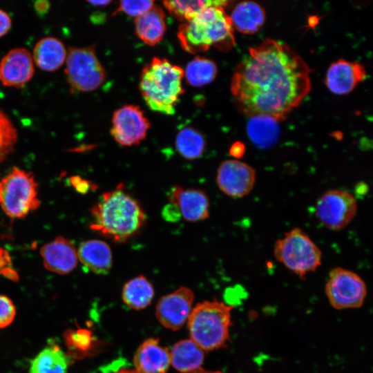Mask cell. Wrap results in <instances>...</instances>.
Instances as JSON below:
<instances>
[{"label":"cell","mask_w":373,"mask_h":373,"mask_svg":"<svg viewBox=\"0 0 373 373\" xmlns=\"http://www.w3.org/2000/svg\"><path fill=\"white\" fill-rule=\"evenodd\" d=\"M311 69L287 44L267 39L250 48L236 68L231 91L249 117L284 119L308 95Z\"/></svg>","instance_id":"1"},{"label":"cell","mask_w":373,"mask_h":373,"mask_svg":"<svg viewBox=\"0 0 373 373\" xmlns=\"http://www.w3.org/2000/svg\"><path fill=\"white\" fill-rule=\"evenodd\" d=\"M92 230L115 242H124L140 231L145 213L137 199L122 184L104 193L91 208Z\"/></svg>","instance_id":"2"},{"label":"cell","mask_w":373,"mask_h":373,"mask_svg":"<svg viewBox=\"0 0 373 373\" xmlns=\"http://www.w3.org/2000/svg\"><path fill=\"white\" fill-rule=\"evenodd\" d=\"M178 37L182 48L195 54L211 46L229 50L235 44L233 28L223 7L211 6L182 23Z\"/></svg>","instance_id":"3"},{"label":"cell","mask_w":373,"mask_h":373,"mask_svg":"<svg viewBox=\"0 0 373 373\" xmlns=\"http://www.w3.org/2000/svg\"><path fill=\"white\" fill-rule=\"evenodd\" d=\"M184 70L166 59L154 57L142 70L139 88L149 108L164 115L175 113L184 93Z\"/></svg>","instance_id":"4"},{"label":"cell","mask_w":373,"mask_h":373,"mask_svg":"<svg viewBox=\"0 0 373 373\" xmlns=\"http://www.w3.org/2000/svg\"><path fill=\"white\" fill-rule=\"evenodd\" d=\"M232 308L216 300L198 303L187 320L191 339L206 351L224 347L229 337Z\"/></svg>","instance_id":"5"},{"label":"cell","mask_w":373,"mask_h":373,"mask_svg":"<svg viewBox=\"0 0 373 373\" xmlns=\"http://www.w3.org/2000/svg\"><path fill=\"white\" fill-rule=\"evenodd\" d=\"M275 258L301 278L315 271L321 265L322 252L300 228L294 227L276 240Z\"/></svg>","instance_id":"6"},{"label":"cell","mask_w":373,"mask_h":373,"mask_svg":"<svg viewBox=\"0 0 373 373\" xmlns=\"http://www.w3.org/2000/svg\"><path fill=\"white\" fill-rule=\"evenodd\" d=\"M39 205L37 184L31 173L14 167L0 180V207L8 216L23 218Z\"/></svg>","instance_id":"7"},{"label":"cell","mask_w":373,"mask_h":373,"mask_svg":"<svg viewBox=\"0 0 373 373\" xmlns=\"http://www.w3.org/2000/svg\"><path fill=\"white\" fill-rule=\"evenodd\" d=\"M65 74L71 92H90L106 79V71L92 46L71 47L66 59Z\"/></svg>","instance_id":"8"},{"label":"cell","mask_w":373,"mask_h":373,"mask_svg":"<svg viewBox=\"0 0 373 373\" xmlns=\"http://www.w3.org/2000/svg\"><path fill=\"white\" fill-rule=\"evenodd\" d=\"M325 293L335 309L357 308L364 302L367 288L364 280L355 272L335 267L329 273Z\"/></svg>","instance_id":"9"},{"label":"cell","mask_w":373,"mask_h":373,"mask_svg":"<svg viewBox=\"0 0 373 373\" xmlns=\"http://www.w3.org/2000/svg\"><path fill=\"white\" fill-rule=\"evenodd\" d=\"M357 212L354 196L342 189H330L323 193L316 204V216L326 228L338 231L346 227Z\"/></svg>","instance_id":"10"},{"label":"cell","mask_w":373,"mask_h":373,"mask_svg":"<svg viewBox=\"0 0 373 373\" xmlns=\"http://www.w3.org/2000/svg\"><path fill=\"white\" fill-rule=\"evenodd\" d=\"M150 122L137 106L127 104L116 110L112 117L111 134L124 146L139 144L147 135Z\"/></svg>","instance_id":"11"},{"label":"cell","mask_w":373,"mask_h":373,"mask_svg":"<svg viewBox=\"0 0 373 373\" xmlns=\"http://www.w3.org/2000/svg\"><path fill=\"white\" fill-rule=\"evenodd\" d=\"M216 182L227 195L238 198L247 195L256 183V170L238 160H227L219 166Z\"/></svg>","instance_id":"12"},{"label":"cell","mask_w":373,"mask_h":373,"mask_svg":"<svg viewBox=\"0 0 373 373\" xmlns=\"http://www.w3.org/2000/svg\"><path fill=\"white\" fill-rule=\"evenodd\" d=\"M194 298L193 291L181 287L161 297L156 305V317L162 326L178 330L188 320Z\"/></svg>","instance_id":"13"},{"label":"cell","mask_w":373,"mask_h":373,"mask_svg":"<svg viewBox=\"0 0 373 373\" xmlns=\"http://www.w3.org/2000/svg\"><path fill=\"white\" fill-rule=\"evenodd\" d=\"M34 61L26 48L10 50L0 62V79L5 86L21 88L33 77Z\"/></svg>","instance_id":"14"},{"label":"cell","mask_w":373,"mask_h":373,"mask_svg":"<svg viewBox=\"0 0 373 373\" xmlns=\"http://www.w3.org/2000/svg\"><path fill=\"white\" fill-rule=\"evenodd\" d=\"M168 200L177 206L181 217L186 221L198 222L209 217V201L202 189H184L176 185L169 191Z\"/></svg>","instance_id":"15"},{"label":"cell","mask_w":373,"mask_h":373,"mask_svg":"<svg viewBox=\"0 0 373 373\" xmlns=\"http://www.w3.org/2000/svg\"><path fill=\"white\" fill-rule=\"evenodd\" d=\"M366 77L364 66L358 62L339 59L329 67L325 84L328 89L336 95H345Z\"/></svg>","instance_id":"16"},{"label":"cell","mask_w":373,"mask_h":373,"mask_svg":"<svg viewBox=\"0 0 373 373\" xmlns=\"http://www.w3.org/2000/svg\"><path fill=\"white\" fill-rule=\"evenodd\" d=\"M41 256L45 267L52 272L66 274L77 266V252L68 239L57 237L41 248Z\"/></svg>","instance_id":"17"},{"label":"cell","mask_w":373,"mask_h":373,"mask_svg":"<svg viewBox=\"0 0 373 373\" xmlns=\"http://www.w3.org/2000/svg\"><path fill=\"white\" fill-rule=\"evenodd\" d=\"M133 363L138 373H166L170 365L169 351L157 338L144 341L135 352Z\"/></svg>","instance_id":"18"},{"label":"cell","mask_w":373,"mask_h":373,"mask_svg":"<svg viewBox=\"0 0 373 373\" xmlns=\"http://www.w3.org/2000/svg\"><path fill=\"white\" fill-rule=\"evenodd\" d=\"M77 252L82 264L95 274H106L112 267L111 248L102 240H86L81 244Z\"/></svg>","instance_id":"19"},{"label":"cell","mask_w":373,"mask_h":373,"mask_svg":"<svg viewBox=\"0 0 373 373\" xmlns=\"http://www.w3.org/2000/svg\"><path fill=\"white\" fill-rule=\"evenodd\" d=\"M64 44L52 37L40 39L33 49L32 59L44 71L52 72L59 68L66 59Z\"/></svg>","instance_id":"20"},{"label":"cell","mask_w":373,"mask_h":373,"mask_svg":"<svg viewBox=\"0 0 373 373\" xmlns=\"http://www.w3.org/2000/svg\"><path fill=\"white\" fill-rule=\"evenodd\" d=\"M137 37L149 46H155L162 39L166 31L165 15L163 10L154 6L149 11L135 19Z\"/></svg>","instance_id":"21"},{"label":"cell","mask_w":373,"mask_h":373,"mask_svg":"<svg viewBox=\"0 0 373 373\" xmlns=\"http://www.w3.org/2000/svg\"><path fill=\"white\" fill-rule=\"evenodd\" d=\"M229 18L233 29L243 34H254L262 26L265 13L258 3L244 1L234 7Z\"/></svg>","instance_id":"22"},{"label":"cell","mask_w":373,"mask_h":373,"mask_svg":"<svg viewBox=\"0 0 373 373\" xmlns=\"http://www.w3.org/2000/svg\"><path fill=\"white\" fill-rule=\"evenodd\" d=\"M170 364L180 372L189 373L200 368L204 350L191 339L176 343L169 352Z\"/></svg>","instance_id":"23"},{"label":"cell","mask_w":373,"mask_h":373,"mask_svg":"<svg viewBox=\"0 0 373 373\" xmlns=\"http://www.w3.org/2000/svg\"><path fill=\"white\" fill-rule=\"evenodd\" d=\"M247 135L252 143L260 149L271 146L279 136L278 121L265 115L249 117L247 125Z\"/></svg>","instance_id":"24"},{"label":"cell","mask_w":373,"mask_h":373,"mask_svg":"<svg viewBox=\"0 0 373 373\" xmlns=\"http://www.w3.org/2000/svg\"><path fill=\"white\" fill-rule=\"evenodd\" d=\"M68 358L57 345L42 350L32 361L30 373H66Z\"/></svg>","instance_id":"25"},{"label":"cell","mask_w":373,"mask_h":373,"mask_svg":"<svg viewBox=\"0 0 373 373\" xmlns=\"http://www.w3.org/2000/svg\"><path fill=\"white\" fill-rule=\"evenodd\" d=\"M154 296V289L151 282L143 275H139L125 283L122 289V300L133 309L147 307Z\"/></svg>","instance_id":"26"},{"label":"cell","mask_w":373,"mask_h":373,"mask_svg":"<svg viewBox=\"0 0 373 373\" xmlns=\"http://www.w3.org/2000/svg\"><path fill=\"white\" fill-rule=\"evenodd\" d=\"M229 2L221 0H173L164 1V6L175 17L186 22L204 9L211 6L224 7Z\"/></svg>","instance_id":"27"},{"label":"cell","mask_w":373,"mask_h":373,"mask_svg":"<svg viewBox=\"0 0 373 373\" xmlns=\"http://www.w3.org/2000/svg\"><path fill=\"white\" fill-rule=\"evenodd\" d=\"M206 142L203 135L197 130L185 127L182 128L175 138V147L185 159L193 160L202 156Z\"/></svg>","instance_id":"28"},{"label":"cell","mask_w":373,"mask_h":373,"mask_svg":"<svg viewBox=\"0 0 373 373\" xmlns=\"http://www.w3.org/2000/svg\"><path fill=\"white\" fill-rule=\"evenodd\" d=\"M184 73L189 84L201 87L213 81L218 73V68L212 60L204 57H195L188 63Z\"/></svg>","instance_id":"29"},{"label":"cell","mask_w":373,"mask_h":373,"mask_svg":"<svg viewBox=\"0 0 373 373\" xmlns=\"http://www.w3.org/2000/svg\"><path fill=\"white\" fill-rule=\"evenodd\" d=\"M17 131L9 117L0 110V162L14 149Z\"/></svg>","instance_id":"30"},{"label":"cell","mask_w":373,"mask_h":373,"mask_svg":"<svg viewBox=\"0 0 373 373\" xmlns=\"http://www.w3.org/2000/svg\"><path fill=\"white\" fill-rule=\"evenodd\" d=\"M154 6L153 1H121L116 12H123L136 18L149 11Z\"/></svg>","instance_id":"31"},{"label":"cell","mask_w":373,"mask_h":373,"mask_svg":"<svg viewBox=\"0 0 373 373\" xmlns=\"http://www.w3.org/2000/svg\"><path fill=\"white\" fill-rule=\"evenodd\" d=\"M69 347L78 350H86L91 344V337L86 330L70 332L66 337Z\"/></svg>","instance_id":"32"},{"label":"cell","mask_w":373,"mask_h":373,"mask_svg":"<svg viewBox=\"0 0 373 373\" xmlns=\"http://www.w3.org/2000/svg\"><path fill=\"white\" fill-rule=\"evenodd\" d=\"M15 307L10 298L0 295V329L10 325L15 316Z\"/></svg>","instance_id":"33"},{"label":"cell","mask_w":373,"mask_h":373,"mask_svg":"<svg viewBox=\"0 0 373 373\" xmlns=\"http://www.w3.org/2000/svg\"><path fill=\"white\" fill-rule=\"evenodd\" d=\"M163 217L169 221H178L181 217L180 211L177 206L169 204L165 206L162 211Z\"/></svg>","instance_id":"34"},{"label":"cell","mask_w":373,"mask_h":373,"mask_svg":"<svg viewBox=\"0 0 373 373\" xmlns=\"http://www.w3.org/2000/svg\"><path fill=\"white\" fill-rule=\"evenodd\" d=\"M12 20L9 15L0 9V37L8 32L11 28Z\"/></svg>","instance_id":"35"},{"label":"cell","mask_w":373,"mask_h":373,"mask_svg":"<svg viewBox=\"0 0 373 373\" xmlns=\"http://www.w3.org/2000/svg\"><path fill=\"white\" fill-rule=\"evenodd\" d=\"M245 153V146L243 143L236 142L233 143L229 149V154L236 159L241 158Z\"/></svg>","instance_id":"36"},{"label":"cell","mask_w":373,"mask_h":373,"mask_svg":"<svg viewBox=\"0 0 373 373\" xmlns=\"http://www.w3.org/2000/svg\"><path fill=\"white\" fill-rule=\"evenodd\" d=\"M50 6L49 1L45 0L37 1L34 3L35 10L40 16L46 15L50 8Z\"/></svg>","instance_id":"37"},{"label":"cell","mask_w":373,"mask_h":373,"mask_svg":"<svg viewBox=\"0 0 373 373\" xmlns=\"http://www.w3.org/2000/svg\"><path fill=\"white\" fill-rule=\"evenodd\" d=\"M73 184L75 186L76 189L83 193H86L90 188H92L90 184L87 182L86 180H82L80 178H73Z\"/></svg>","instance_id":"38"},{"label":"cell","mask_w":373,"mask_h":373,"mask_svg":"<svg viewBox=\"0 0 373 373\" xmlns=\"http://www.w3.org/2000/svg\"><path fill=\"white\" fill-rule=\"evenodd\" d=\"M88 3H89L90 4L93 5V6H107L108 5L111 1H104V0H102V1H87Z\"/></svg>","instance_id":"39"},{"label":"cell","mask_w":373,"mask_h":373,"mask_svg":"<svg viewBox=\"0 0 373 373\" xmlns=\"http://www.w3.org/2000/svg\"><path fill=\"white\" fill-rule=\"evenodd\" d=\"M189 373H223L222 372H220V371H209V370H204L202 368H200L194 372H189Z\"/></svg>","instance_id":"40"},{"label":"cell","mask_w":373,"mask_h":373,"mask_svg":"<svg viewBox=\"0 0 373 373\" xmlns=\"http://www.w3.org/2000/svg\"><path fill=\"white\" fill-rule=\"evenodd\" d=\"M115 373H138L135 370L132 369H120Z\"/></svg>","instance_id":"41"}]
</instances>
